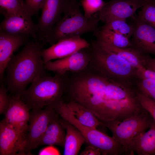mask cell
<instances>
[{"mask_svg":"<svg viewBox=\"0 0 155 155\" xmlns=\"http://www.w3.org/2000/svg\"><path fill=\"white\" fill-rule=\"evenodd\" d=\"M135 83L110 78L90 67L66 75L63 96L91 111L102 123L121 121L143 108Z\"/></svg>","mask_w":155,"mask_h":155,"instance_id":"1","label":"cell"},{"mask_svg":"<svg viewBox=\"0 0 155 155\" xmlns=\"http://www.w3.org/2000/svg\"><path fill=\"white\" fill-rule=\"evenodd\" d=\"M45 44L36 38L29 40L13 55L6 67L5 81L10 95H21L36 78L46 73L41 53Z\"/></svg>","mask_w":155,"mask_h":155,"instance_id":"2","label":"cell"},{"mask_svg":"<svg viewBox=\"0 0 155 155\" xmlns=\"http://www.w3.org/2000/svg\"><path fill=\"white\" fill-rule=\"evenodd\" d=\"M89 48L91 53L90 67L111 79L136 83L138 79L137 69L96 39L90 43Z\"/></svg>","mask_w":155,"mask_h":155,"instance_id":"3","label":"cell"},{"mask_svg":"<svg viewBox=\"0 0 155 155\" xmlns=\"http://www.w3.org/2000/svg\"><path fill=\"white\" fill-rule=\"evenodd\" d=\"M80 3L77 1L69 6L45 38L44 43L52 45L63 39L81 36L88 32L94 33L100 20L97 13L88 18L81 12Z\"/></svg>","mask_w":155,"mask_h":155,"instance_id":"4","label":"cell"},{"mask_svg":"<svg viewBox=\"0 0 155 155\" xmlns=\"http://www.w3.org/2000/svg\"><path fill=\"white\" fill-rule=\"evenodd\" d=\"M66 81V75L38 77L20 98L30 110L43 108L62 98Z\"/></svg>","mask_w":155,"mask_h":155,"instance_id":"5","label":"cell"},{"mask_svg":"<svg viewBox=\"0 0 155 155\" xmlns=\"http://www.w3.org/2000/svg\"><path fill=\"white\" fill-rule=\"evenodd\" d=\"M55 110L61 118L75 127L85 137L89 145L98 149L103 155H125V148L114 139L97 129L81 123L71 113L66 102L61 99L53 105Z\"/></svg>","mask_w":155,"mask_h":155,"instance_id":"6","label":"cell"},{"mask_svg":"<svg viewBox=\"0 0 155 155\" xmlns=\"http://www.w3.org/2000/svg\"><path fill=\"white\" fill-rule=\"evenodd\" d=\"M154 122L150 114L143 108L132 116L121 121L103 123L111 132L112 137L126 150L135 138L145 131Z\"/></svg>","mask_w":155,"mask_h":155,"instance_id":"7","label":"cell"},{"mask_svg":"<svg viewBox=\"0 0 155 155\" xmlns=\"http://www.w3.org/2000/svg\"><path fill=\"white\" fill-rule=\"evenodd\" d=\"M76 0H44L41 14L36 24V38L44 43L46 37L62 17L65 11Z\"/></svg>","mask_w":155,"mask_h":155,"instance_id":"8","label":"cell"},{"mask_svg":"<svg viewBox=\"0 0 155 155\" xmlns=\"http://www.w3.org/2000/svg\"><path fill=\"white\" fill-rule=\"evenodd\" d=\"M57 113L51 105L43 109H32L30 112L28 130L26 137L27 155L37 148L40 140L50 121Z\"/></svg>","mask_w":155,"mask_h":155,"instance_id":"9","label":"cell"},{"mask_svg":"<svg viewBox=\"0 0 155 155\" xmlns=\"http://www.w3.org/2000/svg\"><path fill=\"white\" fill-rule=\"evenodd\" d=\"M89 47L82 49L65 57L44 63L46 71L65 75L68 72L82 71L90 64L91 53Z\"/></svg>","mask_w":155,"mask_h":155,"instance_id":"10","label":"cell"},{"mask_svg":"<svg viewBox=\"0 0 155 155\" xmlns=\"http://www.w3.org/2000/svg\"><path fill=\"white\" fill-rule=\"evenodd\" d=\"M146 2L140 0H111L105 3L97 14L105 24L116 19L126 20L134 16L136 11Z\"/></svg>","mask_w":155,"mask_h":155,"instance_id":"11","label":"cell"},{"mask_svg":"<svg viewBox=\"0 0 155 155\" xmlns=\"http://www.w3.org/2000/svg\"><path fill=\"white\" fill-rule=\"evenodd\" d=\"M9 106L2 121L26 137L30 109L19 95H10Z\"/></svg>","mask_w":155,"mask_h":155,"instance_id":"12","label":"cell"},{"mask_svg":"<svg viewBox=\"0 0 155 155\" xmlns=\"http://www.w3.org/2000/svg\"><path fill=\"white\" fill-rule=\"evenodd\" d=\"M132 18L134 31L130 41L131 47L142 54L155 55V28L137 16Z\"/></svg>","mask_w":155,"mask_h":155,"instance_id":"13","label":"cell"},{"mask_svg":"<svg viewBox=\"0 0 155 155\" xmlns=\"http://www.w3.org/2000/svg\"><path fill=\"white\" fill-rule=\"evenodd\" d=\"M26 136L2 120L0 122V155H24Z\"/></svg>","mask_w":155,"mask_h":155,"instance_id":"14","label":"cell"},{"mask_svg":"<svg viewBox=\"0 0 155 155\" xmlns=\"http://www.w3.org/2000/svg\"><path fill=\"white\" fill-rule=\"evenodd\" d=\"M90 43L81 36L61 40L47 49H44L41 55L44 63L69 56L79 50L89 47Z\"/></svg>","mask_w":155,"mask_h":155,"instance_id":"15","label":"cell"},{"mask_svg":"<svg viewBox=\"0 0 155 155\" xmlns=\"http://www.w3.org/2000/svg\"><path fill=\"white\" fill-rule=\"evenodd\" d=\"M25 10L5 17L0 25V31L22 34L36 38V24Z\"/></svg>","mask_w":155,"mask_h":155,"instance_id":"16","label":"cell"},{"mask_svg":"<svg viewBox=\"0 0 155 155\" xmlns=\"http://www.w3.org/2000/svg\"><path fill=\"white\" fill-rule=\"evenodd\" d=\"M29 37L0 31V79L2 82L7 65L14 53L29 40Z\"/></svg>","mask_w":155,"mask_h":155,"instance_id":"17","label":"cell"},{"mask_svg":"<svg viewBox=\"0 0 155 155\" xmlns=\"http://www.w3.org/2000/svg\"><path fill=\"white\" fill-rule=\"evenodd\" d=\"M128 155H155V122L140 134L127 148Z\"/></svg>","mask_w":155,"mask_h":155,"instance_id":"18","label":"cell"},{"mask_svg":"<svg viewBox=\"0 0 155 155\" xmlns=\"http://www.w3.org/2000/svg\"><path fill=\"white\" fill-rule=\"evenodd\" d=\"M58 115L57 114L49 123L37 148L43 145H57L64 148L66 133L59 119Z\"/></svg>","mask_w":155,"mask_h":155,"instance_id":"19","label":"cell"},{"mask_svg":"<svg viewBox=\"0 0 155 155\" xmlns=\"http://www.w3.org/2000/svg\"><path fill=\"white\" fill-rule=\"evenodd\" d=\"M60 121L66 132L63 155H77L81 146L86 142L85 137L77 129L69 122L62 118Z\"/></svg>","mask_w":155,"mask_h":155,"instance_id":"20","label":"cell"},{"mask_svg":"<svg viewBox=\"0 0 155 155\" xmlns=\"http://www.w3.org/2000/svg\"><path fill=\"white\" fill-rule=\"evenodd\" d=\"M66 103L71 113L82 124L96 129L104 126L103 123L88 108L73 101L69 100Z\"/></svg>","mask_w":155,"mask_h":155,"instance_id":"21","label":"cell"},{"mask_svg":"<svg viewBox=\"0 0 155 155\" xmlns=\"http://www.w3.org/2000/svg\"><path fill=\"white\" fill-rule=\"evenodd\" d=\"M96 39L105 47L124 59L132 66L137 69L144 67L143 61L144 54L140 53L131 47L120 48Z\"/></svg>","mask_w":155,"mask_h":155,"instance_id":"22","label":"cell"},{"mask_svg":"<svg viewBox=\"0 0 155 155\" xmlns=\"http://www.w3.org/2000/svg\"><path fill=\"white\" fill-rule=\"evenodd\" d=\"M94 33L96 39L120 48L131 47L129 39L103 26L98 27Z\"/></svg>","mask_w":155,"mask_h":155,"instance_id":"23","label":"cell"},{"mask_svg":"<svg viewBox=\"0 0 155 155\" xmlns=\"http://www.w3.org/2000/svg\"><path fill=\"white\" fill-rule=\"evenodd\" d=\"M103 26L129 39L132 37L134 31L133 25L127 24L126 20L116 19L112 20L105 24Z\"/></svg>","mask_w":155,"mask_h":155,"instance_id":"24","label":"cell"},{"mask_svg":"<svg viewBox=\"0 0 155 155\" xmlns=\"http://www.w3.org/2000/svg\"><path fill=\"white\" fill-rule=\"evenodd\" d=\"M139 11L137 17L155 28V1L149 0L146 1Z\"/></svg>","mask_w":155,"mask_h":155,"instance_id":"25","label":"cell"},{"mask_svg":"<svg viewBox=\"0 0 155 155\" xmlns=\"http://www.w3.org/2000/svg\"><path fill=\"white\" fill-rule=\"evenodd\" d=\"M0 13L5 17L25 10L22 0H0Z\"/></svg>","mask_w":155,"mask_h":155,"instance_id":"26","label":"cell"},{"mask_svg":"<svg viewBox=\"0 0 155 155\" xmlns=\"http://www.w3.org/2000/svg\"><path fill=\"white\" fill-rule=\"evenodd\" d=\"M105 3L102 0H81L80 4L84 9L85 16L91 17L98 13L103 7Z\"/></svg>","mask_w":155,"mask_h":155,"instance_id":"27","label":"cell"},{"mask_svg":"<svg viewBox=\"0 0 155 155\" xmlns=\"http://www.w3.org/2000/svg\"><path fill=\"white\" fill-rule=\"evenodd\" d=\"M136 85L139 91L155 100V81L150 79H138Z\"/></svg>","mask_w":155,"mask_h":155,"instance_id":"28","label":"cell"},{"mask_svg":"<svg viewBox=\"0 0 155 155\" xmlns=\"http://www.w3.org/2000/svg\"><path fill=\"white\" fill-rule=\"evenodd\" d=\"M136 93L141 106L150 114L155 122V100L140 92L137 88Z\"/></svg>","mask_w":155,"mask_h":155,"instance_id":"29","label":"cell"},{"mask_svg":"<svg viewBox=\"0 0 155 155\" xmlns=\"http://www.w3.org/2000/svg\"><path fill=\"white\" fill-rule=\"evenodd\" d=\"M6 88L1 84L0 86V114H4L9 106L11 100V96L7 94Z\"/></svg>","mask_w":155,"mask_h":155,"instance_id":"30","label":"cell"},{"mask_svg":"<svg viewBox=\"0 0 155 155\" xmlns=\"http://www.w3.org/2000/svg\"><path fill=\"white\" fill-rule=\"evenodd\" d=\"M44 0H25L24 2V9L31 16L38 12L41 9Z\"/></svg>","mask_w":155,"mask_h":155,"instance_id":"31","label":"cell"},{"mask_svg":"<svg viewBox=\"0 0 155 155\" xmlns=\"http://www.w3.org/2000/svg\"><path fill=\"white\" fill-rule=\"evenodd\" d=\"M137 75L138 79H150L155 81V71L145 68L137 69Z\"/></svg>","mask_w":155,"mask_h":155,"instance_id":"32","label":"cell"},{"mask_svg":"<svg viewBox=\"0 0 155 155\" xmlns=\"http://www.w3.org/2000/svg\"><path fill=\"white\" fill-rule=\"evenodd\" d=\"M144 67L155 71V57L152 58L149 54H144Z\"/></svg>","mask_w":155,"mask_h":155,"instance_id":"33","label":"cell"},{"mask_svg":"<svg viewBox=\"0 0 155 155\" xmlns=\"http://www.w3.org/2000/svg\"><path fill=\"white\" fill-rule=\"evenodd\" d=\"M81 155H100L102 154L100 150L98 148L89 145L80 153Z\"/></svg>","mask_w":155,"mask_h":155,"instance_id":"34","label":"cell"},{"mask_svg":"<svg viewBox=\"0 0 155 155\" xmlns=\"http://www.w3.org/2000/svg\"><path fill=\"white\" fill-rule=\"evenodd\" d=\"M49 147L44 148L39 153V155H56L59 154V152L53 146H49Z\"/></svg>","mask_w":155,"mask_h":155,"instance_id":"35","label":"cell"},{"mask_svg":"<svg viewBox=\"0 0 155 155\" xmlns=\"http://www.w3.org/2000/svg\"><path fill=\"white\" fill-rule=\"evenodd\" d=\"M141 0V1H145V2H146L148 0Z\"/></svg>","mask_w":155,"mask_h":155,"instance_id":"36","label":"cell"},{"mask_svg":"<svg viewBox=\"0 0 155 155\" xmlns=\"http://www.w3.org/2000/svg\"><path fill=\"white\" fill-rule=\"evenodd\" d=\"M154 0V1H155V0Z\"/></svg>","mask_w":155,"mask_h":155,"instance_id":"37","label":"cell"}]
</instances>
